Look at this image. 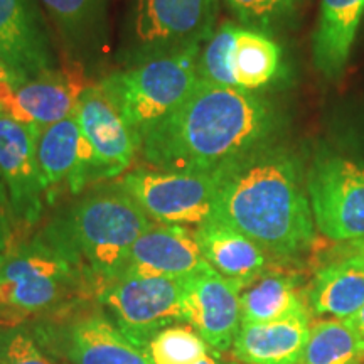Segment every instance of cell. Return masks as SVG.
I'll use <instances>...</instances> for the list:
<instances>
[{
  "label": "cell",
  "instance_id": "27",
  "mask_svg": "<svg viewBox=\"0 0 364 364\" xmlns=\"http://www.w3.org/2000/svg\"><path fill=\"white\" fill-rule=\"evenodd\" d=\"M238 27L231 22L218 26L211 39L203 46L198 59L199 80L220 86H236L233 71H231V53Z\"/></svg>",
  "mask_w": 364,
  "mask_h": 364
},
{
  "label": "cell",
  "instance_id": "32",
  "mask_svg": "<svg viewBox=\"0 0 364 364\" xmlns=\"http://www.w3.org/2000/svg\"><path fill=\"white\" fill-rule=\"evenodd\" d=\"M346 322H348V324L353 327L354 332H356L359 338L364 341V306L359 309V311L354 314L353 317L346 318Z\"/></svg>",
  "mask_w": 364,
  "mask_h": 364
},
{
  "label": "cell",
  "instance_id": "29",
  "mask_svg": "<svg viewBox=\"0 0 364 364\" xmlns=\"http://www.w3.org/2000/svg\"><path fill=\"white\" fill-rule=\"evenodd\" d=\"M225 4L245 27L265 33L289 21L297 2L295 0H225Z\"/></svg>",
  "mask_w": 364,
  "mask_h": 364
},
{
  "label": "cell",
  "instance_id": "31",
  "mask_svg": "<svg viewBox=\"0 0 364 364\" xmlns=\"http://www.w3.org/2000/svg\"><path fill=\"white\" fill-rule=\"evenodd\" d=\"M0 81H6V83H11L12 86H16L17 88V86L22 85L27 80L22 78L19 73H17L16 70H12L7 63H4L2 59H0Z\"/></svg>",
  "mask_w": 364,
  "mask_h": 364
},
{
  "label": "cell",
  "instance_id": "17",
  "mask_svg": "<svg viewBox=\"0 0 364 364\" xmlns=\"http://www.w3.org/2000/svg\"><path fill=\"white\" fill-rule=\"evenodd\" d=\"M204 260L196 231L188 226L159 225L135 241L124 275L182 280L199 270Z\"/></svg>",
  "mask_w": 364,
  "mask_h": 364
},
{
  "label": "cell",
  "instance_id": "8",
  "mask_svg": "<svg viewBox=\"0 0 364 364\" xmlns=\"http://www.w3.org/2000/svg\"><path fill=\"white\" fill-rule=\"evenodd\" d=\"M306 179L317 230L334 241L364 240V167L338 154L318 152Z\"/></svg>",
  "mask_w": 364,
  "mask_h": 364
},
{
  "label": "cell",
  "instance_id": "24",
  "mask_svg": "<svg viewBox=\"0 0 364 364\" xmlns=\"http://www.w3.org/2000/svg\"><path fill=\"white\" fill-rule=\"evenodd\" d=\"M280 65L282 49L275 41L262 31L238 27L231 53V71L238 88L255 91L270 85L279 76Z\"/></svg>",
  "mask_w": 364,
  "mask_h": 364
},
{
  "label": "cell",
  "instance_id": "2",
  "mask_svg": "<svg viewBox=\"0 0 364 364\" xmlns=\"http://www.w3.org/2000/svg\"><path fill=\"white\" fill-rule=\"evenodd\" d=\"M279 115L253 91L199 80L186 102L142 134L150 167L213 174L221 164L273 140Z\"/></svg>",
  "mask_w": 364,
  "mask_h": 364
},
{
  "label": "cell",
  "instance_id": "15",
  "mask_svg": "<svg viewBox=\"0 0 364 364\" xmlns=\"http://www.w3.org/2000/svg\"><path fill=\"white\" fill-rule=\"evenodd\" d=\"M90 85L86 68L68 59L65 65L39 73L17 86L2 113L19 124L43 130L71 117Z\"/></svg>",
  "mask_w": 364,
  "mask_h": 364
},
{
  "label": "cell",
  "instance_id": "6",
  "mask_svg": "<svg viewBox=\"0 0 364 364\" xmlns=\"http://www.w3.org/2000/svg\"><path fill=\"white\" fill-rule=\"evenodd\" d=\"M220 0H135L124 36V66L203 49L218 29Z\"/></svg>",
  "mask_w": 364,
  "mask_h": 364
},
{
  "label": "cell",
  "instance_id": "25",
  "mask_svg": "<svg viewBox=\"0 0 364 364\" xmlns=\"http://www.w3.org/2000/svg\"><path fill=\"white\" fill-rule=\"evenodd\" d=\"M364 341L343 318H327L311 326L300 364H359Z\"/></svg>",
  "mask_w": 364,
  "mask_h": 364
},
{
  "label": "cell",
  "instance_id": "1",
  "mask_svg": "<svg viewBox=\"0 0 364 364\" xmlns=\"http://www.w3.org/2000/svg\"><path fill=\"white\" fill-rule=\"evenodd\" d=\"M306 176L292 149L263 142L213 172L211 218L248 236L270 257H299L316 243Z\"/></svg>",
  "mask_w": 364,
  "mask_h": 364
},
{
  "label": "cell",
  "instance_id": "21",
  "mask_svg": "<svg viewBox=\"0 0 364 364\" xmlns=\"http://www.w3.org/2000/svg\"><path fill=\"white\" fill-rule=\"evenodd\" d=\"M364 0H321L317 27L312 36L314 65L327 78H336L351 56Z\"/></svg>",
  "mask_w": 364,
  "mask_h": 364
},
{
  "label": "cell",
  "instance_id": "20",
  "mask_svg": "<svg viewBox=\"0 0 364 364\" xmlns=\"http://www.w3.org/2000/svg\"><path fill=\"white\" fill-rule=\"evenodd\" d=\"M194 231L204 260L226 279L247 287L267 272L270 255L235 228L209 218Z\"/></svg>",
  "mask_w": 364,
  "mask_h": 364
},
{
  "label": "cell",
  "instance_id": "9",
  "mask_svg": "<svg viewBox=\"0 0 364 364\" xmlns=\"http://www.w3.org/2000/svg\"><path fill=\"white\" fill-rule=\"evenodd\" d=\"M118 186L159 225L201 226L215 209L213 174L135 167L122 176Z\"/></svg>",
  "mask_w": 364,
  "mask_h": 364
},
{
  "label": "cell",
  "instance_id": "23",
  "mask_svg": "<svg viewBox=\"0 0 364 364\" xmlns=\"http://www.w3.org/2000/svg\"><path fill=\"white\" fill-rule=\"evenodd\" d=\"M241 324H262L306 309L297 277L265 272L241 290Z\"/></svg>",
  "mask_w": 364,
  "mask_h": 364
},
{
  "label": "cell",
  "instance_id": "10",
  "mask_svg": "<svg viewBox=\"0 0 364 364\" xmlns=\"http://www.w3.org/2000/svg\"><path fill=\"white\" fill-rule=\"evenodd\" d=\"M43 343L70 364H154L103 311L66 312L34 326Z\"/></svg>",
  "mask_w": 364,
  "mask_h": 364
},
{
  "label": "cell",
  "instance_id": "5",
  "mask_svg": "<svg viewBox=\"0 0 364 364\" xmlns=\"http://www.w3.org/2000/svg\"><path fill=\"white\" fill-rule=\"evenodd\" d=\"M201 49L124 66L97 81L112 103L142 136L193 93L199 81Z\"/></svg>",
  "mask_w": 364,
  "mask_h": 364
},
{
  "label": "cell",
  "instance_id": "30",
  "mask_svg": "<svg viewBox=\"0 0 364 364\" xmlns=\"http://www.w3.org/2000/svg\"><path fill=\"white\" fill-rule=\"evenodd\" d=\"M14 241V228L11 223V218L7 216V213L4 211L0 206V255L11 247Z\"/></svg>",
  "mask_w": 364,
  "mask_h": 364
},
{
  "label": "cell",
  "instance_id": "12",
  "mask_svg": "<svg viewBox=\"0 0 364 364\" xmlns=\"http://www.w3.org/2000/svg\"><path fill=\"white\" fill-rule=\"evenodd\" d=\"M76 118L93 161V182L125 174L140 154L142 136L122 117L98 83L81 95Z\"/></svg>",
  "mask_w": 364,
  "mask_h": 364
},
{
  "label": "cell",
  "instance_id": "11",
  "mask_svg": "<svg viewBox=\"0 0 364 364\" xmlns=\"http://www.w3.org/2000/svg\"><path fill=\"white\" fill-rule=\"evenodd\" d=\"M38 134L33 127L0 113V179L14 233L34 228L48 208L36 157Z\"/></svg>",
  "mask_w": 364,
  "mask_h": 364
},
{
  "label": "cell",
  "instance_id": "13",
  "mask_svg": "<svg viewBox=\"0 0 364 364\" xmlns=\"http://www.w3.org/2000/svg\"><path fill=\"white\" fill-rule=\"evenodd\" d=\"M243 289L240 282L223 277L208 262L193 275L182 279L188 326L218 354L233 348L240 332V295Z\"/></svg>",
  "mask_w": 364,
  "mask_h": 364
},
{
  "label": "cell",
  "instance_id": "14",
  "mask_svg": "<svg viewBox=\"0 0 364 364\" xmlns=\"http://www.w3.org/2000/svg\"><path fill=\"white\" fill-rule=\"evenodd\" d=\"M39 174L48 206L65 194L78 198L93 184V161L76 112L65 120L39 130L36 142Z\"/></svg>",
  "mask_w": 364,
  "mask_h": 364
},
{
  "label": "cell",
  "instance_id": "18",
  "mask_svg": "<svg viewBox=\"0 0 364 364\" xmlns=\"http://www.w3.org/2000/svg\"><path fill=\"white\" fill-rule=\"evenodd\" d=\"M108 2L110 0H39L70 61L85 66L108 49Z\"/></svg>",
  "mask_w": 364,
  "mask_h": 364
},
{
  "label": "cell",
  "instance_id": "35",
  "mask_svg": "<svg viewBox=\"0 0 364 364\" xmlns=\"http://www.w3.org/2000/svg\"><path fill=\"white\" fill-rule=\"evenodd\" d=\"M196 364H230V363H225V361H221L220 358H218V353H209L206 358H203L201 361L199 363H196Z\"/></svg>",
  "mask_w": 364,
  "mask_h": 364
},
{
  "label": "cell",
  "instance_id": "36",
  "mask_svg": "<svg viewBox=\"0 0 364 364\" xmlns=\"http://www.w3.org/2000/svg\"><path fill=\"white\" fill-rule=\"evenodd\" d=\"M0 206H2L4 211L7 213V216L11 218V215H9V203H7V194H6V188H4L2 184V179H0ZM12 223V221H11Z\"/></svg>",
  "mask_w": 364,
  "mask_h": 364
},
{
  "label": "cell",
  "instance_id": "4",
  "mask_svg": "<svg viewBox=\"0 0 364 364\" xmlns=\"http://www.w3.org/2000/svg\"><path fill=\"white\" fill-rule=\"evenodd\" d=\"M90 295L81 272L41 231L0 255V327L48 321Z\"/></svg>",
  "mask_w": 364,
  "mask_h": 364
},
{
  "label": "cell",
  "instance_id": "19",
  "mask_svg": "<svg viewBox=\"0 0 364 364\" xmlns=\"http://www.w3.org/2000/svg\"><path fill=\"white\" fill-rule=\"evenodd\" d=\"M311 334V311L300 309L284 318L241 324L233 358L243 364H300Z\"/></svg>",
  "mask_w": 364,
  "mask_h": 364
},
{
  "label": "cell",
  "instance_id": "28",
  "mask_svg": "<svg viewBox=\"0 0 364 364\" xmlns=\"http://www.w3.org/2000/svg\"><path fill=\"white\" fill-rule=\"evenodd\" d=\"M0 364H70L43 343L34 327H0Z\"/></svg>",
  "mask_w": 364,
  "mask_h": 364
},
{
  "label": "cell",
  "instance_id": "7",
  "mask_svg": "<svg viewBox=\"0 0 364 364\" xmlns=\"http://www.w3.org/2000/svg\"><path fill=\"white\" fill-rule=\"evenodd\" d=\"M95 299L118 329L142 349L167 327L188 324L182 280L120 275L105 284Z\"/></svg>",
  "mask_w": 364,
  "mask_h": 364
},
{
  "label": "cell",
  "instance_id": "3",
  "mask_svg": "<svg viewBox=\"0 0 364 364\" xmlns=\"http://www.w3.org/2000/svg\"><path fill=\"white\" fill-rule=\"evenodd\" d=\"M154 221L118 184H100L68 203L41 233L66 255L91 294L124 275L135 241Z\"/></svg>",
  "mask_w": 364,
  "mask_h": 364
},
{
  "label": "cell",
  "instance_id": "34",
  "mask_svg": "<svg viewBox=\"0 0 364 364\" xmlns=\"http://www.w3.org/2000/svg\"><path fill=\"white\" fill-rule=\"evenodd\" d=\"M348 253L351 255H356V257L361 258L364 262V240H359V241H353L351 248L348 250Z\"/></svg>",
  "mask_w": 364,
  "mask_h": 364
},
{
  "label": "cell",
  "instance_id": "22",
  "mask_svg": "<svg viewBox=\"0 0 364 364\" xmlns=\"http://www.w3.org/2000/svg\"><path fill=\"white\" fill-rule=\"evenodd\" d=\"M307 309L314 316L336 318L353 317L364 306V262L356 255L321 267L309 285Z\"/></svg>",
  "mask_w": 364,
  "mask_h": 364
},
{
  "label": "cell",
  "instance_id": "26",
  "mask_svg": "<svg viewBox=\"0 0 364 364\" xmlns=\"http://www.w3.org/2000/svg\"><path fill=\"white\" fill-rule=\"evenodd\" d=\"M145 351L154 364H196L213 349L193 327L177 324L159 332Z\"/></svg>",
  "mask_w": 364,
  "mask_h": 364
},
{
  "label": "cell",
  "instance_id": "16",
  "mask_svg": "<svg viewBox=\"0 0 364 364\" xmlns=\"http://www.w3.org/2000/svg\"><path fill=\"white\" fill-rule=\"evenodd\" d=\"M0 59L24 80L58 68L53 29L39 0H0Z\"/></svg>",
  "mask_w": 364,
  "mask_h": 364
},
{
  "label": "cell",
  "instance_id": "37",
  "mask_svg": "<svg viewBox=\"0 0 364 364\" xmlns=\"http://www.w3.org/2000/svg\"><path fill=\"white\" fill-rule=\"evenodd\" d=\"M295 2H299V0H295Z\"/></svg>",
  "mask_w": 364,
  "mask_h": 364
},
{
  "label": "cell",
  "instance_id": "33",
  "mask_svg": "<svg viewBox=\"0 0 364 364\" xmlns=\"http://www.w3.org/2000/svg\"><path fill=\"white\" fill-rule=\"evenodd\" d=\"M14 90H16V86L6 83V81H0V113L6 110L9 102L12 100Z\"/></svg>",
  "mask_w": 364,
  "mask_h": 364
}]
</instances>
